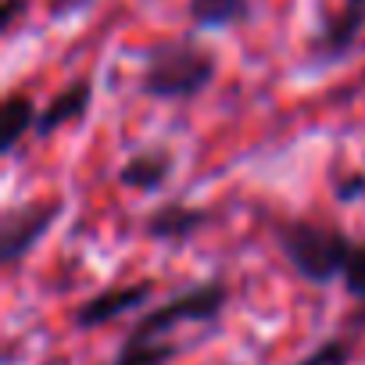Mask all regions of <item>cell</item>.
I'll return each instance as SVG.
<instances>
[{
	"label": "cell",
	"instance_id": "5",
	"mask_svg": "<svg viewBox=\"0 0 365 365\" xmlns=\"http://www.w3.org/2000/svg\"><path fill=\"white\" fill-rule=\"evenodd\" d=\"M361 33H365V0H344L333 15L322 19V29L312 36V65L329 68L344 61Z\"/></svg>",
	"mask_w": 365,
	"mask_h": 365
},
{
	"label": "cell",
	"instance_id": "11",
	"mask_svg": "<svg viewBox=\"0 0 365 365\" xmlns=\"http://www.w3.org/2000/svg\"><path fill=\"white\" fill-rule=\"evenodd\" d=\"M40 108L33 104L29 93H8L4 97V125H0V154H11L29 133H36Z\"/></svg>",
	"mask_w": 365,
	"mask_h": 365
},
{
	"label": "cell",
	"instance_id": "6",
	"mask_svg": "<svg viewBox=\"0 0 365 365\" xmlns=\"http://www.w3.org/2000/svg\"><path fill=\"white\" fill-rule=\"evenodd\" d=\"M154 294V279H133V283H115V287H104L97 290L93 297H86L79 308H76V329H101L129 312H140Z\"/></svg>",
	"mask_w": 365,
	"mask_h": 365
},
{
	"label": "cell",
	"instance_id": "3",
	"mask_svg": "<svg viewBox=\"0 0 365 365\" xmlns=\"http://www.w3.org/2000/svg\"><path fill=\"white\" fill-rule=\"evenodd\" d=\"M226 301H230V287L219 276L197 279L190 287H182L179 294H172V297L150 304L147 312H140L118 347H158V344H168L165 336L172 329H179V326H208V322H219Z\"/></svg>",
	"mask_w": 365,
	"mask_h": 365
},
{
	"label": "cell",
	"instance_id": "14",
	"mask_svg": "<svg viewBox=\"0 0 365 365\" xmlns=\"http://www.w3.org/2000/svg\"><path fill=\"white\" fill-rule=\"evenodd\" d=\"M333 197L340 205H354L365 197V172H344L340 179H333Z\"/></svg>",
	"mask_w": 365,
	"mask_h": 365
},
{
	"label": "cell",
	"instance_id": "13",
	"mask_svg": "<svg viewBox=\"0 0 365 365\" xmlns=\"http://www.w3.org/2000/svg\"><path fill=\"white\" fill-rule=\"evenodd\" d=\"M344 290H347V297L351 301H358V304H365V240H358L354 244V255H351V262H347V272H344Z\"/></svg>",
	"mask_w": 365,
	"mask_h": 365
},
{
	"label": "cell",
	"instance_id": "16",
	"mask_svg": "<svg viewBox=\"0 0 365 365\" xmlns=\"http://www.w3.org/2000/svg\"><path fill=\"white\" fill-rule=\"evenodd\" d=\"M26 8H29V0H4V4H0V29L11 33V26L22 19Z\"/></svg>",
	"mask_w": 365,
	"mask_h": 365
},
{
	"label": "cell",
	"instance_id": "10",
	"mask_svg": "<svg viewBox=\"0 0 365 365\" xmlns=\"http://www.w3.org/2000/svg\"><path fill=\"white\" fill-rule=\"evenodd\" d=\"M187 15L197 33H215V29H237L255 19L251 0H187Z\"/></svg>",
	"mask_w": 365,
	"mask_h": 365
},
{
	"label": "cell",
	"instance_id": "15",
	"mask_svg": "<svg viewBox=\"0 0 365 365\" xmlns=\"http://www.w3.org/2000/svg\"><path fill=\"white\" fill-rule=\"evenodd\" d=\"M93 4V0H51V19L54 22H65V19H72V15H79V11H86Z\"/></svg>",
	"mask_w": 365,
	"mask_h": 365
},
{
	"label": "cell",
	"instance_id": "2",
	"mask_svg": "<svg viewBox=\"0 0 365 365\" xmlns=\"http://www.w3.org/2000/svg\"><path fill=\"white\" fill-rule=\"evenodd\" d=\"M272 240L283 255V262L308 283V287H329L344 279L347 262L354 255V244L344 230L315 219H276Z\"/></svg>",
	"mask_w": 365,
	"mask_h": 365
},
{
	"label": "cell",
	"instance_id": "7",
	"mask_svg": "<svg viewBox=\"0 0 365 365\" xmlns=\"http://www.w3.org/2000/svg\"><path fill=\"white\" fill-rule=\"evenodd\" d=\"M212 226V212L208 208H194L182 201H165L154 212H147L140 219V233L154 244H168V247H182L190 244L201 230Z\"/></svg>",
	"mask_w": 365,
	"mask_h": 365
},
{
	"label": "cell",
	"instance_id": "1",
	"mask_svg": "<svg viewBox=\"0 0 365 365\" xmlns=\"http://www.w3.org/2000/svg\"><path fill=\"white\" fill-rule=\"evenodd\" d=\"M219 76V54L194 36H165L143 47L136 90L150 101H197Z\"/></svg>",
	"mask_w": 365,
	"mask_h": 365
},
{
	"label": "cell",
	"instance_id": "4",
	"mask_svg": "<svg viewBox=\"0 0 365 365\" xmlns=\"http://www.w3.org/2000/svg\"><path fill=\"white\" fill-rule=\"evenodd\" d=\"M61 215H65L61 197H40V201L8 208L4 219H0V262L8 269L22 265L47 240V233L58 226Z\"/></svg>",
	"mask_w": 365,
	"mask_h": 365
},
{
	"label": "cell",
	"instance_id": "12",
	"mask_svg": "<svg viewBox=\"0 0 365 365\" xmlns=\"http://www.w3.org/2000/svg\"><path fill=\"white\" fill-rule=\"evenodd\" d=\"M354 333H333L329 340H322L319 347H312L308 354H301L290 365H347L354 354Z\"/></svg>",
	"mask_w": 365,
	"mask_h": 365
},
{
	"label": "cell",
	"instance_id": "8",
	"mask_svg": "<svg viewBox=\"0 0 365 365\" xmlns=\"http://www.w3.org/2000/svg\"><path fill=\"white\" fill-rule=\"evenodd\" d=\"M172 172H175V154L168 147L154 143V147H143L133 158H125L118 165L115 179H118V187H125V190L158 194V190H165V182L172 179Z\"/></svg>",
	"mask_w": 365,
	"mask_h": 365
},
{
	"label": "cell",
	"instance_id": "9",
	"mask_svg": "<svg viewBox=\"0 0 365 365\" xmlns=\"http://www.w3.org/2000/svg\"><path fill=\"white\" fill-rule=\"evenodd\" d=\"M90 104H93V79H90V76L72 79L65 90H58V93L47 101V108H40V118H36V133H33V136L47 140V136H54L58 129H65V125L86 118Z\"/></svg>",
	"mask_w": 365,
	"mask_h": 365
}]
</instances>
